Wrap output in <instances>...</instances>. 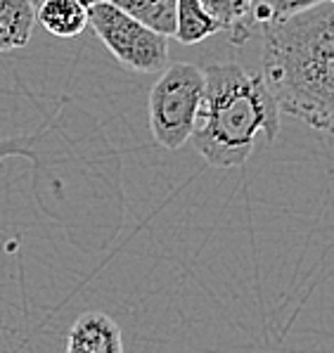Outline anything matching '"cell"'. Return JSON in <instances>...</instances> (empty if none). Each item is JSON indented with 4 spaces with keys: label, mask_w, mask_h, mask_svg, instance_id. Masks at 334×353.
I'll return each instance as SVG.
<instances>
[{
    "label": "cell",
    "mask_w": 334,
    "mask_h": 353,
    "mask_svg": "<svg viewBox=\"0 0 334 353\" xmlns=\"http://www.w3.org/2000/svg\"><path fill=\"white\" fill-rule=\"evenodd\" d=\"M220 26L216 19L204 10L199 0H176V31L174 38L185 46H195L213 34H218Z\"/></svg>",
    "instance_id": "9c48e42d"
},
{
    "label": "cell",
    "mask_w": 334,
    "mask_h": 353,
    "mask_svg": "<svg viewBox=\"0 0 334 353\" xmlns=\"http://www.w3.org/2000/svg\"><path fill=\"white\" fill-rule=\"evenodd\" d=\"M118 10L131 14L147 29L161 36H174L176 31V0H109Z\"/></svg>",
    "instance_id": "30bf717a"
},
{
    "label": "cell",
    "mask_w": 334,
    "mask_h": 353,
    "mask_svg": "<svg viewBox=\"0 0 334 353\" xmlns=\"http://www.w3.org/2000/svg\"><path fill=\"white\" fill-rule=\"evenodd\" d=\"M317 3H325V0H251V19L258 29V26H266L268 21L309 10Z\"/></svg>",
    "instance_id": "8fae6325"
},
{
    "label": "cell",
    "mask_w": 334,
    "mask_h": 353,
    "mask_svg": "<svg viewBox=\"0 0 334 353\" xmlns=\"http://www.w3.org/2000/svg\"><path fill=\"white\" fill-rule=\"evenodd\" d=\"M197 107L192 143L209 166L237 168L251 157L258 135L273 143L280 130V110L261 74L237 62L209 64Z\"/></svg>",
    "instance_id": "7a4b0ae2"
},
{
    "label": "cell",
    "mask_w": 334,
    "mask_h": 353,
    "mask_svg": "<svg viewBox=\"0 0 334 353\" xmlns=\"http://www.w3.org/2000/svg\"><path fill=\"white\" fill-rule=\"evenodd\" d=\"M36 8L34 0H0V52L19 50L31 41Z\"/></svg>",
    "instance_id": "52a82bcc"
},
{
    "label": "cell",
    "mask_w": 334,
    "mask_h": 353,
    "mask_svg": "<svg viewBox=\"0 0 334 353\" xmlns=\"http://www.w3.org/2000/svg\"><path fill=\"white\" fill-rule=\"evenodd\" d=\"M36 21L57 38H76L88 26V8L79 0H41Z\"/></svg>",
    "instance_id": "8992f818"
},
{
    "label": "cell",
    "mask_w": 334,
    "mask_h": 353,
    "mask_svg": "<svg viewBox=\"0 0 334 353\" xmlns=\"http://www.w3.org/2000/svg\"><path fill=\"white\" fill-rule=\"evenodd\" d=\"M204 72L197 64L176 62L161 69L149 90V128L164 150H180L190 140L202 100Z\"/></svg>",
    "instance_id": "3957f363"
},
{
    "label": "cell",
    "mask_w": 334,
    "mask_h": 353,
    "mask_svg": "<svg viewBox=\"0 0 334 353\" xmlns=\"http://www.w3.org/2000/svg\"><path fill=\"white\" fill-rule=\"evenodd\" d=\"M34 3H36V5H39V0H34Z\"/></svg>",
    "instance_id": "5bb4252c"
},
{
    "label": "cell",
    "mask_w": 334,
    "mask_h": 353,
    "mask_svg": "<svg viewBox=\"0 0 334 353\" xmlns=\"http://www.w3.org/2000/svg\"><path fill=\"white\" fill-rule=\"evenodd\" d=\"M209 14L216 19L220 31H228L235 46L247 43L256 24L251 19V0H199Z\"/></svg>",
    "instance_id": "ba28073f"
},
{
    "label": "cell",
    "mask_w": 334,
    "mask_h": 353,
    "mask_svg": "<svg viewBox=\"0 0 334 353\" xmlns=\"http://www.w3.org/2000/svg\"><path fill=\"white\" fill-rule=\"evenodd\" d=\"M64 353H126L118 325L107 313L90 311L76 318Z\"/></svg>",
    "instance_id": "5b68a950"
},
{
    "label": "cell",
    "mask_w": 334,
    "mask_h": 353,
    "mask_svg": "<svg viewBox=\"0 0 334 353\" xmlns=\"http://www.w3.org/2000/svg\"><path fill=\"white\" fill-rule=\"evenodd\" d=\"M261 74L280 112L311 128L330 130L334 110V5L332 0L268 21Z\"/></svg>",
    "instance_id": "6da1fadb"
},
{
    "label": "cell",
    "mask_w": 334,
    "mask_h": 353,
    "mask_svg": "<svg viewBox=\"0 0 334 353\" xmlns=\"http://www.w3.org/2000/svg\"><path fill=\"white\" fill-rule=\"evenodd\" d=\"M88 24L107 50L133 72L152 74L169 64V38L140 24L109 0L90 5Z\"/></svg>",
    "instance_id": "277c9868"
},
{
    "label": "cell",
    "mask_w": 334,
    "mask_h": 353,
    "mask_svg": "<svg viewBox=\"0 0 334 353\" xmlns=\"http://www.w3.org/2000/svg\"><path fill=\"white\" fill-rule=\"evenodd\" d=\"M39 3H41V0H39Z\"/></svg>",
    "instance_id": "9a60e30c"
},
{
    "label": "cell",
    "mask_w": 334,
    "mask_h": 353,
    "mask_svg": "<svg viewBox=\"0 0 334 353\" xmlns=\"http://www.w3.org/2000/svg\"><path fill=\"white\" fill-rule=\"evenodd\" d=\"M79 3H83L85 8H90V5H95V3H102V0H79Z\"/></svg>",
    "instance_id": "4fadbf2b"
},
{
    "label": "cell",
    "mask_w": 334,
    "mask_h": 353,
    "mask_svg": "<svg viewBox=\"0 0 334 353\" xmlns=\"http://www.w3.org/2000/svg\"><path fill=\"white\" fill-rule=\"evenodd\" d=\"M31 138H21V140H0V168H3L5 157H31Z\"/></svg>",
    "instance_id": "7c38bea8"
}]
</instances>
